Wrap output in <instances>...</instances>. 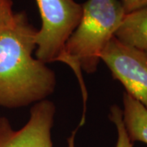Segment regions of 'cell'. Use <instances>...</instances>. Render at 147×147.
<instances>
[{"mask_svg":"<svg viewBox=\"0 0 147 147\" xmlns=\"http://www.w3.org/2000/svg\"><path fill=\"white\" fill-rule=\"evenodd\" d=\"M123 103V121L131 142L147 144V108L127 92Z\"/></svg>","mask_w":147,"mask_h":147,"instance_id":"52a82bcc","label":"cell"},{"mask_svg":"<svg viewBox=\"0 0 147 147\" xmlns=\"http://www.w3.org/2000/svg\"><path fill=\"white\" fill-rule=\"evenodd\" d=\"M41 28L35 36V57L43 63L61 61L69 38L78 26L82 4L74 0H35Z\"/></svg>","mask_w":147,"mask_h":147,"instance_id":"3957f363","label":"cell"},{"mask_svg":"<svg viewBox=\"0 0 147 147\" xmlns=\"http://www.w3.org/2000/svg\"><path fill=\"white\" fill-rule=\"evenodd\" d=\"M82 7L81 19L66 42L62 60L79 79L81 70L96 72L101 53L126 15L119 0H88Z\"/></svg>","mask_w":147,"mask_h":147,"instance_id":"7a4b0ae2","label":"cell"},{"mask_svg":"<svg viewBox=\"0 0 147 147\" xmlns=\"http://www.w3.org/2000/svg\"><path fill=\"white\" fill-rule=\"evenodd\" d=\"M110 119L115 125L118 132V140L115 147H133V142L127 133L126 128L123 121V110L117 105H114L110 108ZM74 136L75 131L68 139V146L74 147Z\"/></svg>","mask_w":147,"mask_h":147,"instance_id":"ba28073f","label":"cell"},{"mask_svg":"<svg viewBox=\"0 0 147 147\" xmlns=\"http://www.w3.org/2000/svg\"><path fill=\"white\" fill-rule=\"evenodd\" d=\"M115 37L127 45L147 50V6L126 14Z\"/></svg>","mask_w":147,"mask_h":147,"instance_id":"8992f818","label":"cell"},{"mask_svg":"<svg viewBox=\"0 0 147 147\" xmlns=\"http://www.w3.org/2000/svg\"><path fill=\"white\" fill-rule=\"evenodd\" d=\"M126 14L142 9L147 6V0H119Z\"/></svg>","mask_w":147,"mask_h":147,"instance_id":"30bf717a","label":"cell"},{"mask_svg":"<svg viewBox=\"0 0 147 147\" xmlns=\"http://www.w3.org/2000/svg\"><path fill=\"white\" fill-rule=\"evenodd\" d=\"M37 31L25 11L14 12L0 27V106L34 105L54 92V71L33 57Z\"/></svg>","mask_w":147,"mask_h":147,"instance_id":"6da1fadb","label":"cell"},{"mask_svg":"<svg viewBox=\"0 0 147 147\" xmlns=\"http://www.w3.org/2000/svg\"><path fill=\"white\" fill-rule=\"evenodd\" d=\"M12 6V0H0V27L14 14Z\"/></svg>","mask_w":147,"mask_h":147,"instance_id":"9c48e42d","label":"cell"},{"mask_svg":"<svg viewBox=\"0 0 147 147\" xmlns=\"http://www.w3.org/2000/svg\"><path fill=\"white\" fill-rule=\"evenodd\" d=\"M113 78L126 92L147 108V56L145 51L127 45L113 37L100 55Z\"/></svg>","mask_w":147,"mask_h":147,"instance_id":"277c9868","label":"cell"},{"mask_svg":"<svg viewBox=\"0 0 147 147\" xmlns=\"http://www.w3.org/2000/svg\"><path fill=\"white\" fill-rule=\"evenodd\" d=\"M56 107L52 101L38 102L30 109V118L20 129L0 117V147H53L52 128Z\"/></svg>","mask_w":147,"mask_h":147,"instance_id":"5b68a950","label":"cell"},{"mask_svg":"<svg viewBox=\"0 0 147 147\" xmlns=\"http://www.w3.org/2000/svg\"><path fill=\"white\" fill-rule=\"evenodd\" d=\"M145 52H146V56H147V50H146Z\"/></svg>","mask_w":147,"mask_h":147,"instance_id":"8fae6325","label":"cell"}]
</instances>
